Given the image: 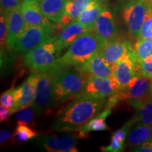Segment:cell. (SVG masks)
<instances>
[{
	"instance_id": "obj_1",
	"label": "cell",
	"mask_w": 152,
	"mask_h": 152,
	"mask_svg": "<svg viewBox=\"0 0 152 152\" xmlns=\"http://www.w3.org/2000/svg\"><path fill=\"white\" fill-rule=\"evenodd\" d=\"M108 99L83 94L58 112L53 126L61 132H77L105 109Z\"/></svg>"
},
{
	"instance_id": "obj_2",
	"label": "cell",
	"mask_w": 152,
	"mask_h": 152,
	"mask_svg": "<svg viewBox=\"0 0 152 152\" xmlns=\"http://www.w3.org/2000/svg\"><path fill=\"white\" fill-rule=\"evenodd\" d=\"M104 45V42L94 31L84 32L70 45L65 54L58 58L54 66L60 71L83 66L97 54Z\"/></svg>"
},
{
	"instance_id": "obj_3",
	"label": "cell",
	"mask_w": 152,
	"mask_h": 152,
	"mask_svg": "<svg viewBox=\"0 0 152 152\" xmlns=\"http://www.w3.org/2000/svg\"><path fill=\"white\" fill-rule=\"evenodd\" d=\"M90 74L75 66L66 68L54 76V91L58 104L69 98H76L83 94Z\"/></svg>"
},
{
	"instance_id": "obj_4",
	"label": "cell",
	"mask_w": 152,
	"mask_h": 152,
	"mask_svg": "<svg viewBox=\"0 0 152 152\" xmlns=\"http://www.w3.org/2000/svg\"><path fill=\"white\" fill-rule=\"evenodd\" d=\"M53 37L25 54L23 63L26 67L37 73L49 71L54 67L60 53L57 50Z\"/></svg>"
},
{
	"instance_id": "obj_5",
	"label": "cell",
	"mask_w": 152,
	"mask_h": 152,
	"mask_svg": "<svg viewBox=\"0 0 152 152\" xmlns=\"http://www.w3.org/2000/svg\"><path fill=\"white\" fill-rule=\"evenodd\" d=\"M151 6L152 0H121L123 21L130 35L134 39L140 37L146 14Z\"/></svg>"
},
{
	"instance_id": "obj_6",
	"label": "cell",
	"mask_w": 152,
	"mask_h": 152,
	"mask_svg": "<svg viewBox=\"0 0 152 152\" xmlns=\"http://www.w3.org/2000/svg\"><path fill=\"white\" fill-rule=\"evenodd\" d=\"M58 104L54 91V75L50 70L38 72L33 107L38 114L47 112Z\"/></svg>"
},
{
	"instance_id": "obj_7",
	"label": "cell",
	"mask_w": 152,
	"mask_h": 152,
	"mask_svg": "<svg viewBox=\"0 0 152 152\" xmlns=\"http://www.w3.org/2000/svg\"><path fill=\"white\" fill-rule=\"evenodd\" d=\"M54 35V32L45 28L28 27L15 41L11 50L19 54H26Z\"/></svg>"
},
{
	"instance_id": "obj_8",
	"label": "cell",
	"mask_w": 152,
	"mask_h": 152,
	"mask_svg": "<svg viewBox=\"0 0 152 152\" xmlns=\"http://www.w3.org/2000/svg\"><path fill=\"white\" fill-rule=\"evenodd\" d=\"M37 80V73L34 72L21 85L15 89V104L11 109L13 113L23 108L33 106L35 97Z\"/></svg>"
},
{
	"instance_id": "obj_9",
	"label": "cell",
	"mask_w": 152,
	"mask_h": 152,
	"mask_svg": "<svg viewBox=\"0 0 152 152\" xmlns=\"http://www.w3.org/2000/svg\"><path fill=\"white\" fill-rule=\"evenodd\" d=\"M93 31L97 34L105 44L119 37L115 18L108 6L98 17Z\"/></svg>"
},
{
	"instance_id": "obj_10",
	"label": "cell",
	"mask_w": 152,
	"mask_h": 152,
	"mask_svg": "<svg viewBox=\"0 0 152 152\" xmlns=\"http://www.w3.org/2000/svg\"><path fill=\"white\" fill-rule=\"evenodd\" d=\"M20 8L27 28H42L54 33L56 26L51 23L49 19L44 16L37 4L23 1L20 4Z\"/></svg>"
},
{
	"instance_id": "obj_11",
	"label": "cell",
	"mask_w": 152,
	"mask_h": 152,
	"mask_svg": "<svg viewBox=\"0 0 152 152\" xmlns=\"http://www.w3.org/2000/svg\"><path fill=\"white\" fill-rule=\"evenodd\" d=\"M77 137L43 136L39 138V144L49 152H76Z\"/></svg>"
},
{
	"instance_id": "obj_12",
	"label": "cell",
	"mask_w": 152,
	"mask_h": 152,
	"mask_svg": "<svg viewBox=\"0 0 152 152\" xmlns=\"http://www.w3.org/2000/svg\"><path fill=\"white\" fill-rule=\"evenodd\" d=\"M132 48L130 42L119 37L115 40L106 43L100 50L99 54L111 66L122 60Z\"/></svg>"
},
{
	"instance_id": "obj_13",
	"label": "cell",
	"mask_w": 152,
	"mask_h": 152,
	"mask_svg": "<svg viewBox=\"0 0 152 152\" xmlns=\"http://www.w3.org/2000/svg\"><path fill=\"white\" fill-rule=\"evenodd\" d=\"M7 21L8 35L7 38V47L8 49H11L15 41L27 28L24 17L23 16L20 5L8 11Z\"/></svg>"
},
{
	"instance_id": "obj_14",
	"label": "cell",
	"mask_w": 152,
	"mask_h": 152,
	"mask_svg": "<svg viewBox=\"0 0 152 152\" xmlns=\"http://www.w3.org/2000/svg\"><path fill=\"white\" fill-rule=\"evenodd\" d=\"M152 80L147 78L142 73L139 74L136 84L130 88L118 91L121 100L128 102H144L150 99V88Z\"/></svg>"
},
{
	"instance_id": "obj_15",
	"label": "cell",
	"mask_w": 152,
	"mask_h": 152,
	"mask_svg": "<svg viewBox=\"0 0 152 152\" xmlns=\"http://www.w3.org/2000/svg\"><path fill=\"white\" fill-rule=\"evenodd\" d=\"M88 30L76 20L63 28L59 33L53 37L58 52H61L62 50L69 47L80 34Z\"/></svg>"
},
{
	"instance_id": "obj_16",
	"label": "cell",
	"mask_w": 152,
	"mask_h": 152,
	"mask_svg": "<svg viewBox=\"0 0 152 152\" xmlns=\"http://www.w3.org/2000/svg\"><path fill=\"white\" fill-rule=\"evenodd\" d=\"M115 92L112 88L109 77H102L90 74L83 94L108 99V97Z\"/></svg>"
},
{
	"instance_id": "obj_17",
	"label": "cell",
	"mask_w": 152,
	"mask_h": 152,
	"mask_svg": "<svg viewBox=\"0 0 152 152\" xmlns=\"http://www.w3.org/2000/svg\"><path fill=\"white\" fill-rule=\"evenodd\" d=\"M108 6L107 0H94L76 19L88 31H93L96 20Z\"/></svg>"
},
{
	"instance_id": "obj_18",
	"label": "cell",
	"mask_w": 152,
	"mask_h": 152,
	"mask_svg": "<svg viewBox=\"0 0 152 152\" xmlns=\"http://www.w3.org/2000/svg\"><path fill=\"white\" fill-rule=\"evenodd\" d=\"M67 1L68 0H41L38 6L47 18L58 23L65 14Z\"/></svg>"
},
{
	"instance_id": "obj_19",
	"label": "cell",
	"mask_w": 152,
	"mask_h": 152,
	"mask_svg": "<svg viewBox=\"0 0 152 152\" xmlns=\"http://www.w3.org/2000/svg\"><path fill=\"white\" fill-rule=\"evenodd\" d=\"M83 71L91 75L102 77H109L114 75L111 66L107 64L99 52L83 66H80Z\"/></svg>"
},
{
	"instance_id": "obj_20",
	"label": "cell",
	"mask_w": 152,
	"mask_h": 152,
	"mask_svg": "<svg viewBox=\"0 0 152 152\" xmlns=\"http://www.w3.org/2000/svg\"><path fill=\"white\" fill-rule=\"evenodd\" d=\"M111 111L112 109L105 107L103 111L101 112L96 117L93 118L77 131V137L86 138L89 133L92 131L109 130V127L106 123V120L109 115H111Z\"/></svg>"
},
{
	"instance_id": "obj_21",
	"label": "cell",
	"mask_w": 152,
	"mask_h": 152,
	"mask_svg": "<svg viewBox=\"0 0 152 152\" xmlns=\"http://www.w3.org/2000/svg\"><path fill=\"white\" fill-rule=\"evenodd\" d=\"M152 137V125L137 123L131 129L127 137V145L130 147H136L144 142L151 141Z\"/></svg>"
},
{
	"instance_id": "obj_22",
	"label": "cell",
	"mask_w": 152,
	"mask_h": 152,
	"mask_svg": "<svg viewBox=\"0 0 152 152\" xmlns=\"http://www.w3.org/2000/svg\"><path fill=\"white\" fill-rule=\"evenodd\" d=\"M135 110L132 118L135 123L152 125V100L144 102H128Z\"/></svg>"
},
{
	"instance_id": "obj_23",
	"label": "cell",
	"mask_w": 152,
	"mask_h": 152,
	"mask_svg": "<svg viewBox=\"0 0 152 152\" xmlns=\"http://www.w3.org/2000/svg\"><path fill=\"white\" fill-rule=\"evenodd\" d=\"M135 75L136 74L133 70V63L130 59V57L118 62V68L115 73V76L117 77L121 85L120 91L125 90L129 82Z\"/></svg>"
},
{
	"instance_id": "obj_24",
	"label": "cell",
	"mask_w": 152,
	"mask_h": 152,
	"mask_svg": "<svg viewBox=\"0 0 152 152\" xmlns=\"http://www.w3.org/2000/svg\"><path fill=\"white\" fill-rule=\"evenodd\" d=\"M37 135V131L28 127L26 125H18L15 129V132L10 139L12 144H22L35 137Z\"/></svg>"
},
{
	"instance_id": "obj_25",
	"label": "cell",
	"mask_w": 152,
	"mask_h": 152,
	"mask_svg": "<svg viewBox=\"0 0 152 152\" xmlns=\"http://www.w3.org/2000/svg\"><path fill=\"white\" fill-rule=\"evenodd\" d=\"M93 1L94 0H68L65 7V14L75 20Z\"/></svg>"
},
{
	"instance_id": "obj_26",
	"label": "cell",
	"mask_w": 152,
	"mask_h": 152,
	"mask_svg": "<svg viewBox=\"0 0 152 152\" xmlns=\"http://www.w3.org/2000/svg\"><path fill=\"white\" fill-rule=\"evenodd\" d=\"M140 61L152 55V42L148 39L138 38L133 47Z\"/></svg>"
},
{
	"instance_id": "obj_27",
	"label": "cell",
	"mask_w": 152,
	"mask_h": 152,
	"mask_svg": "<svg viewBox=\"0 0 152 152\" xmlns=\"http://www.w3.org/2000/svg\"><path fill=\"white\" fill-rule=\"evenodd\" d=\"M37 111H35L33 106H28L18 110L16 113V120L18 125H30L32 124L35 121V116L37 115Z\"/></svg>"
},
{
	"instance_id": "obj_28",
	"label": "cell",
	"mask_w": 152,
	"mask_h": 152,
	"mask_svg": "<svg viewBox=\"0 0 152 152\" xmlns=\"http://www.w3.org/2000/svg\"><path fill=\"white\" fill-rule=\"evenodd\" d=\"M8 12L4 11H1L0 16V44L1 49L4 48L7 45V38L8 35V21H7Z\"/></svg>"
},
{
	"instance_id": "obj_29",
	"label": "cell",
	"mask_w": 152,
	"mask_h": 152,
	"mask_svg": "<svg viewBox=\"0 0 152 152\" xmlns=\"http://www.w3.org/2000/svg\"><path fill=\"white\" fill-rule=\"evenodd\" d=\"M14 90V87H12L1 94V98H0L1 105L4 106L9 109H11L14 106L15 104Z\"/></svg>"
},
{
	"instance_id": "obj_30",
	"label": "cell",
	"mask_w": 152,
	"mask_h": 152,
	"mask_svg": "<svg viewBox=\"0 0 152 152\" xmlns=\"http://www.w3.org/2000/svg\"><path fill=\"white\" fill-rule=\"evenodd\" d=\"M141 73L147 78L152 80V55L140 61Z\"/></svg>"
},
{
	"instance_id": "obj_31",
	"label": "cell",
	"mask_w": 152,
	"mask_h": 152,
	"mask_svg": "<svg viewBox=\"0 0 152 152\" xmlns=\"http://www.w3.org/2000/svg\"><path fill=\"white\" fill-rule=\"evenodd\" d=\"M152 37V17L145 20L142 24L140 30V37L142 39H149Z\"/></svg>"
},
{
	"instance_id": "obj_32",
	"label": "cell",
	"mask_w": 152,
	"mask_h": 152,
	"mask_svg": "<svg viewBox=\"0 0 152 152\" xmlns=\"http://www.w3.org/2000/svg\"><path fill=\"white\" fill-rule=\"evenodd\" d=\"M125 142L111 140V144L105 147H101L100 150L104 152H120L124 149Z\"/></svg>"
},
{
	"instance_id": "obj_33",
	"label": "cell",
	"mask_w": 152,
	"mask_h": 152,
	"mask_svg": "<svg viewBox=\"0 0 152 152\" xmlns=\"http://www.w3.org/2000/svg\"><path fill=\"white\" fill-rule=\"evenodd\" d=\"M1 2V11H4L8 12L14 7L21 4L22 0H0Z\"/></svg>"
},
{
	"instance_id": "obj_34",
	"label": "cell",
	"mask_w": 152,
	"mask_h": 152,
	"mask_svg": "<svg viewBox=\"0 0 152 152\" xmlns=\"http://www.w3.org/2000/svg\"><path fill=\"white\" fill-rule=\"evenodd\" d=\"M12 114L13 113L11 109L6 107L3 105H1L0 106V121H1V122H4V121L8 120L9 118Z\"/></svg>"
},
{
	"instance_id": "obj_35",
	"label": "cell",
	"mask_w": 152,
	"mask_h": 152,
	"mask_svg": "<svg viewBox=\"0 0 152 152\" xmlns=\"http://www.w3.org/2000/svg\"><path fill=\"white\" fill-rule=\"evenodd\" d=\"M133 151L139 152H152V141H148L141 145L134 147Z\"/></svg>"
},
{
	"instance_id": "obj_36",
	"label": "cell",
	"mask_w": 152,
	"mask_h": 152,
	"mask_svg": "<svg viewBox=\"0 0 152 152\" xmlns=\"http://www.w3.org/2000/svg\"><path fill=\"white\" fill-rule=\"evenodd\" d=\"M11 132L10 130L4 129V130H1L0 132V144L1 145H4L5 143L10 140L11 137Z\"/></svg>"
},
{
	"instance_id": "obj_37",
	"label": "cell",
	"mask_w": 152,
	"mask_h": 152,
	"mask_svg": "<svg viewBox=\"0 0 152 152\" xmlns=\"http://www.w3.org/2000/svg\"><path fill=\"white\" fill-rule=\"evenodd\" d=\"M23 1H28V2H30V3H33V4H39V1H41V0H22Z\"/></svg>"
},
{
	"instance_id": "obj_38",
	"label": "cell",
	"mask_w": 152,
	"mask_h": 152,
	"mask_svg": "<svg viewBox=\"0 0 152 152\" xmlns=\"http://www.w3.org/2000/svg\"><path fill=\"white\" fill-rule=\"evenodd\" d=\"M150 99L152 100V83L151 85V88H150Z\"/></svg>"
},
{
	"instance_id": "obj_39",
	"label": "cell",
	"mask_w": 152,
	"mask_h": 152,
	"mask_svg": "<svg viewBox=\"0 0 152 152\" xmlns=\"http://www.w3.org/2000/svg\"><path fill=\"white\" fill-rule=\"evenodd\" d=\"M149 39V40H150V41H151V42H152V37H150V38H149V39Z\"/></svg>"
},
{
	"instance_id": "obj_40",
	"label": "cell",
	"mask_w": 152,
	"mask_h": 152,
	"mask_svg": "<svg viewBox=\"0 0 152 152\" xmlns=\"http://www.w3.org/2000/svg\"><path fill=\"white\" fill-rule=\"evenodd\" d=\"M151 141H152V137H151Z\"/></svg>"
}]
</instances>
